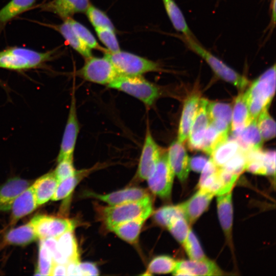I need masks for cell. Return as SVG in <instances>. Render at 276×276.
<instances>
[{"mask_svg": "<svg viewBox=\"0 0 276 276\" xmlns=\"http://www.w3.org/2000/svg\"><path fill=\"white\" fill-rule=\"evenodd\" d=\"M49 249L54 263L66 264L68 261L60 252L56 238H48L42 239Z\"/></svg>", "mask_w": 276, "mask_h": 276, "instance_id": "obj_47", "label": "cell"}, {"mask_svg": "<svg viewBox=\"0 0 276 276\" xmlns=\"http://www.w3.org/2000/svg\"><path fill=\"white\" fill-rule=\"evenodd\" d=\"M168 160L174 175L182 182L187 178L189 170L190 158L182 143L173 141L167 152Z\"/></svg>", "mask_w": 276, "mask_h": 276, "instance_id": "obj_14", "label": "cell"}, {"mask_svg": "<svg viewBox=\"0 0 276 276\" xmlns=\"http://www.w3.org/2000/svg\"><path fill=\"white\" fill-rule=\"evenodd\" d=\"M240 149L237 140L233 137H228L213 151L211 158L217 167L221 168Z\"/></svg>", "mask_w": 276, "mask_h": 276, "instance_id": "obj_29", "label": "cell"}, {"mask_svg": "<svg viewBox=\"0 0 276 276\" xmlns=\"http://www.w3.org/2000/svg\"><path fill=\"white\" fill-rule=\"evenodd\" d=\"M258 129L263 141H268L275 136V123L268 111L265 109L256 119Z\"/></svg>", "mask_w": 276, "mask_h": 276, "instance_id": "obj_36", "label": "cell"}, {"mask_svg": "<svg viewBox=\"0 0 276 276\" xmlns=\"http://www.w3.org/2000/svg\"><path fill=\"white\" fill-rule=\"evenodd\" d=\"M228 137V133L220 132L209 124L204 132L199 150L211 155L213 151Z\"/></svg>", "mask_w": 276, "mask_h": 276, "instance_id": "obj_33", "label": "cell"}, {"mask_svg": "<svg viewBox=\"0 0 276 276\" xmlns=\"http://www.w3.org/2000/svg\"><path fill=\"white\" fill-rule=\"evenodd\" d=\"M0 82H1V81H0Z\"/></svg>", "mask_w": 276, "mask_h": 276, "instance_id": "obj_54", "label": "cell"}, {"mask_svg": "<svg viewBox=\"0 0 276 276\" xmlns=\"http://www.w3.org/2000/svg\"><path fill=\"white\" fill-rule=\"evenodd\" d=\"M107 87L137 99L147 107L152 106L162 94L158 85L142 76L119 75Z\"/></svg>", "mask_w": 276, "mask_h": 276, "instance_id": "obj_3", "label": "cell"}, {"mask_svg": "<svg viewBox=\"0 0 276 276\" xmlns=\"http://www.w3.org/2000/svg\"><path fill=\"white\" fill-rule=\"evenodd\" d=\"M168 229L180 243L183 244L188 236L189 227L188 221L183 216H178L171 220Z\"/></svg>", "mask_w": 276, "mask_h": 276, "instance_id": "obj_42", "label": "cell"}, {"mask_svg": "<svg viewBox=\"0 0 276 276\" xmlns=\"http://www.w3.org/2000/svg\"><path fill=\"white\" fill-rule=\"evenodd\" d=\"M245 152L240 149L222 168L239 175L245 170L246 155Z\"/></svg>", "mask_w": 276, "mask_h": 276, "instance_id": "obj_44", "label": "cell"}, {"mask_svg": "<svg viewBox=\"0 0 276 276\" xmlns=\"http://www.w3.org/2000/svg\"><path fill=\"white\" fill-rule=\"evenodd\" d=\"M208 159L203 156L193 157L189 159L190 169L196 172H200Z\"/></svg>", "mask_w": 276, "mask_h": 276, "instance_id": "obj_50", "label": "cell"}, {"mask_svg": "<svg viewBox=\"0 0 276 276\" xmlns=\"http://www.w3.org/2000/svg\"><path fill=\"white\" fill-rule=\"evenodd\" d=\"M150 210H152V203L150 197L148 196L138 200L104 207L101 210V216L106 227L110 229L135 219Z\"/></svg>", "mask_w": 276, "mask_h": 276, "instance_id": "obj_6", "label": "cell"}, {"mask_svg": "<svg viewBox=\"0 0 276 276\" xmlns=\"http://www.w3.org/2000/svg\"><path fill=\"white\" fill-rule=\"evenodd\" d=\"M79 261H69L66 264V275H81Z\"/></svg>", "mask_w": 276, "mask_h": 276, "instance_id": "obj_52", "label": "cell"}, {"mask_svg": "<svg viewBox=\"0 0 276 276\" xmlns=\"http://www.w3.org/2000/svg\"><path fill=\"white\" fill-rule=\"evenodd\" d=\"M175 270H183L188 275H220L223 274L217 264L207 258L202 260H190L177 262Z\"/></svg>", "mask_w": 276, "mask_h": 276, "instance_id": "obj_20", "label": "cell"}, {"mask_svg": "<svg viewBox=\"0 0 276 276\" xmlns=\"http://www.w3.org/2000/svg\"><path fill=\"white\" fill-rule=\"evenodd\" d=\"M89 5V0H52L42 5L41 9L64 20L76 13L85 12Z\"/></svg>", "mask_w": 276, "mask_h": 276, "instance_id": "obj_15", "label": "cell"}, {"mask_svg": "<svg viewBox=\"0 0 276 276\" xmlns=\"http://www.w3.org/2000/svg\"><path fill=\"white\" fill-rule=\"evenodd\" d=\"M233 137L237 140L240 149L245 152L261 149L264 141L258 129L256 119Z\"/></svg>", "mask_w": 276, "mask_h": 276, "instance_id": "obj_22", "label": "cell"}, {"mask_svg": "<svg viewBox=\"0 0 276 276\" xmlns=\"http://www.w3.org/2000/svg\"><path fill=\"white\" fill-rule=\"evenodd\" d=\"M97 35L107 48V52L114 53L120 50L114 30L106 28H95Z\"/></svg>", "mask_w": 276, "mask_h": 276, "instance_id": "obj_43", "label": "cell"}, {"mask_svg": "<svg viewBox=\"0 0 276 276\" xmlns=\"http://www.w3.org/2000/svg\"><path fill=\"white\" fill-rule=\"evenodd\" d=\"M73 157L63 158L58 162V165L54 172L58 181L74 175L77 170L73 165Z\"/></svg>", "mask_w": 276, "mask_h": 276, "instance_id": "obj_45", "label": "cell"}, {"mask_svg": "<svg viewBox=\"0 0 276 276\" xmlns=\"http://www.w3.org/2000/svg\"><path fill=\"white\" fill-rule=\"evenodd\" d=\"M162 153L150 130L147 128L137 169L138 179L142 180L147 179L153 172Z\"/></svg>", "mask_w": 276, "mask_h": 276, "instance_id": "obj_11", "label": "cell"}, {"mask_svg": "<svg viewBox=\"0 0 276 276\" xmlns=\"http://www.w3.org/2000/svg\"><path fill=\"white\" fill-rule=\"evenodd\" d=\"M208 101L200 98L196 114L192 123L188 139V147L192 150H199L204 132L209 125L210 120L207 112Z\"/></svg>", "mask_w": 276, "mask_h": 276, "instance_id": "obj_12", "label": "cell"}, {"mask_svg": "<svg viewBox=\"0 0 276 276\" xmlns=\"http://www.w3.org/2000/svg\"><path fill=\"white\" fill-rule=\"evenodd\" d=\"M90 170L77 171L76 173L59 182L52 200L57 201L67 197L81 180L87 175Z\"/></svg>", "mask_w": 276, "mask_h": 276, "instance_id": "obj_32", "label": "cell"}, {"mask_svg": "<svg viewBox=\"0 0 276 276\" xmlns=\"http://www.w3.org/2000/svg\"><path fill=\"white\" fill-rule=\"evenodd\" d=\"M167 14L175 30L182 35L196 38L190 29L181 10L174 0H162Z\"/></svg>", "mask_w": 276, "mask_h": 276, "instance_id": "obj_26", "label": "cell"}, {"mask_svg": "<svg viewBox=\"0 0 276 276\" xmlns=\"http://www.w3.org/2000/svg\"><path fill=\"white\" fill-rule=\"evenodd\" d=\"M206 109L210 122L220 120L231 125L233 107L230 104L208 101Z\"/></svg>", "mask_w": 276, "mask_h": 276, "instance_id": "obj_35", "label": "cell"}, {"mask_svg": "<svg viewBox=\"0 0 276 276\" xmlns=\"http://www.w3.org/2000/svg\"><path fill=\"white\" fill-rule=\"evenodd\" d=\"M74 230L67 231L57 238L58 248L69 261H79V252Z\"/></svg>", "mask_w": 276, "mask_h": 276, "instance_id": "obj_31", "label": "cell"}, {"mask_svg": "<svg viewBox=\"0 0 276 276\" xmlns=\"http://www.w3.org/2000/svg\"><path fill=\"white\" fill-rule=\"evenodd\" d=\"M200 98L198 92H193L185 100L179 124L177 139L182 143L188 139Z\"/></svg>", "mask_w": 276, "mask_h": 276, "instance_id": "obj_17", "label": "cell"}, {"mask_svg": "<svg viewBox=\"0 0 276 276\" xmlns=\"http://www.w3.org/2000/svg\"><path fill=\"white\" fill-rule=\"evenodd\" d=\"M52 51L39 52L21 47H12L0 51V68L24 71L39 67L51 60Z\"/></svg>", "mask_w": 276, "mask_h": 276, "instance_id": "obj_4", "label": "cell"}, {"mask_svg": "<svg viewBox=\"0 0 276 276\" xmlns=\"http://www.w3.org/2000/svg\"><path fill=\"white\" fill-rule=\"evenodd\" d=\"M29 186L30 181L14 177L0 187V211L10 210L16 197Z\"/></svg>", "mask_w": 276, "mask_h": 276, "instance_id": "obj_18", "label": "cell"}, {"mask_svg": "<svg viewBox=\"0 0 276 276\" xmlns=\"http://www.w3.org/2000/svg\"><path fill=\"white\" fill-rule=\"evenodd\" d=\"M38 238H58L65 232L74 230L76 223L72 220L45 215L34 216L30 221Z\"/></svg>", "mask_w": 276, "mask_h": 276, "instance_id": "obj_9", "label": "cell"}, {"mask_svg": "<svg viewBox=\"0 0 276 276\" xmlns=\"http://www.w3.org/2000/svg\"><path fill=\"white\" fill-rule=\"evenodd\" d=\"M264 161L267 170V175L274 176L275 173V151H264Z\"/></svg>", "mask_w": 276, "mask_h": 276, "instance_id": "obj_48", "label": "cell"}, {"mask_svg": "<svg viewBox=\"0 0 276 276\" xmlns=\"http://www.w3.org/2000/svg\"><path fill=\"white\" fill-rule=\"evenodd\" d=\"M217 206L220 225L225 236L230 240L233 220L232 193L218 196Z\"/></svg>", "mask_w": 276, "mask_h": 276, "instance_id": "obj_25", "label": "cell"}, {"mask_svg": "<svg viewBox=\"0 0 276 276\" xmlns=\"http://www.w3.org/2000/svg\"><path fill=\"white\" fill-rule=\"evenodd\" d=\"M104 56L111 62L119 75L142 76L162 71L158 63L126 51L106 52Z\"/></svg>", "mask_w": 276, "mask_h": 276, "instance_id": "obj_5", "label": "cell"}, {"mask_svg": "<svg viewBox=\"0 0 276 276\" xmlns=\"http://www.w3.org/2000/svg\"><path fill=\"white\" fill-rule=\"evenodd\" d=\"M85 13L94 28H106L114 30V27L108 16L93 5L90 4Z\"/></svg>", "mask_w": 276, "mask_h": 276, "instance_id": "obj_40", "label": "cell"}, {"mask_svg": "<svg viewBox=\"0 0 276 276\" xmlns=\"http://www.w3.org/2000/svg\"><path fill=\"white\" fill-rule=\"evenodd\" d=\"M275 64L262 73L243 93L252 120L268 109L275 92Z\"/></svg>", "mask_w": 276, "mask_h": 276, "instance_id": "obj_1", "label": "cell"}, {"mask_svg": "<svg viewBox=\"0 0 276 276\" xmlns=\"http://www.w3.org/2000/svg\"><path fill=\"white\" fill-rule=\"evenodd\" d=\"M176 264L177 261L170 256H158L150 261L144 274L169 273L174 271Z\"/></svg>", "mask_w": 276, "mask_h": 276, "instance_id": "obj_34", "label": "cell"}, {"mask_svg": "<svg viewBox=\"0 0 276 276\" xmlns=\"http://www.w3.org/2000/svg\"><path fill=\"white\" fill-rule=\"evenodd\" d=\"M80 127L78 119L75 88L71 94V104L63 136L57 156V162L67 157H73Z\"/></svg>", "mask_w": 276, "mask_h": 276, "instance_id": "obj_10", "label": "cell"}, {"mask_svg": "<svg viewBox=\"0 0 276 276\" xmlns=\"http://www.w3.org/2000/svg\"><path fill=\"white\" fill-rule=\"evenodd\" d=\"M219 168L214 163L211 158L208 159L201 171V174L198 183L201 182L208 176L216 173Z\"/></svg>", "mask_w": 276, "mask_h": 276, "instance_id": "obj_51", "label": "cell"}, {"mask_svg": "<svg viewBox=\"0 0 276 276\" xmlns=\"http://www.w3.org/2000/svg\"><path fill=\"white\" fill-rule=\"evenodd\" d=\"M174 175L167 152L162 153L153 172L146 179L150 190L162 198H168L171 193Z\"/></svg>", "mask_w": 276, "mask_h": 276, "instance_id": "obj_8", "label": "cell"}, {"mask_svg": "<svg viewBox=\"0 0 276 276\" xmlns=\"http://www.w3.org/2000/svg\"><path fill=\"white\" fill-rule=\"evenodd\" d=\"M214 195L199 189L194 195L178 205L188 223H194L205 211Z\"/></svg>", "mask_w": 276, "mask_h": 276, "instance_id": "obj_13", "label": "cell"}, {"mask_svg": "<svg viewBox=\"0 0 276 276\" xmlns=\"http://www.w3.org/2000/svg\"><path fill=\"white\" fill-rule=\"evenodd\" d=\"M218 175L221 184V190L219 195L231 192L239 176L238 175L222 168L218 169Z\"/></svg>", "mask_w": 276, "mask_h": 276, "instance_id": "obj_46", "label": "cell"}, {"mask_svg": "<svg viewBox=\"0 0 276 276\" xmlns=\"http://www.w3.org/2000/svg\"><path fill=\"white\" fill-rule=\"evenodd\" d=\"M86 59L83 66L76 72L77 75L86 81L107 86L119 76L111 62L105 56H92Z\"/></svg>", "mask_w": 276, "mask_h": 276, "instance_id": "obj_7", "label": "cell"}, {"mask_svg": "<svg viewBox=\"0 0 276 276\" xmlns=\"http://www.w3.org/2000/svg\"><path fill=\"white\" fill-rule=\"evenodd\" d=\"M37 238L30 221L27 224L10 230L5 235L4 239L8 244L24 245L33 242Z\"/></svg>", "mask_w": 276, "mask_h": 276, "instance_id": "obj_28", "label": "cell"}, {"mask_svg": "<svg viewBox=\"0 0 276 276\" xmlns=\"http://www.w3.org/2000/svg\"><path fill=\"white\" fill-rule=\"evenodd\" d=\"M59 182L54 172L46 174L32 185L38 205L48 201L53 197Z\"/></svg>", "mask_w": 276, "mask_h": 276, "instance_id": "obj_24", "label": "cell"}, {"mask_svg": "<svg viewBox=\"0 0 276 276\" xmlns=\"http://www.w3.org/2000/svg\"><path fill=\"white\" fill-rule=\"evenodd\" d=\"M186 47L200 56L210 66L215 74L240 90H243L249 83L248 80L228 66L221 60L203 47L196 38L183 35L179 36Z\"/></svg>", "mask_w": 276, "mask_h": 276, "instance_id": "obj_2", "label": "cell"}, {"mask_svg": "<svg viewBox=\"0 0 276 276\" xmlns=\"http://www.w3.org/2000/svg\"><path fill=\"white\" fill-rule=\"evenodd\" d=\"M36 0H11L0 9V27L29 9Z\"/></svg>", "mask_w": 276, "mask_h": 276, "instance_id": "obj_30", "label": "cell"}, {"mask_svg": "<svg viewBox=\"0 0 276 276\" xmlns=\"http://www.w3.org/2000/svg\"><path fill=\"white\" fill-rule=\"evenodd\" d=\"M37 206L33 188L30 186L13 202L11 208V224H15L19 219L33 212Z\"/></svg>", "mask_w": 276, "mask_h": 276, "instance_id": "obj_21", "label": "cell"}, {"mask_svg": "<svg viewBox=\"0 0 276 276\" xmlns=\"http://www.w3.org/2000/svg\"><path fill=\"white\" fill-rule=\"evenodd\" d=\"M81 275H98L99 271L96 265L91 262H86L79 263Z\"/></svg>", "mask_w": 276, "mask_h": 276, "instance_id": "obj_49", "label": "cell"}, {"mask_svg": "<svg viewBox=\"0 0 276 276\" xmlns=\"http://www.w3.org/2000/svg\"><path fill=\"white\" fill-rule=\"evenodd\" d=\"M54 262L50 252L41 239L39 247V257L37 269L35 275H51Z\"/></svg>", "mask_w": 276, "mask_h": 276, "instance_id": "obj_38", "label": "cell"}, {"mask_svg": "<svg viewBox=\"0 0 276 276\" xmlns=\"http://www.w3.org/2000/svg\"><path fill=\"white\" fill-rule=\"evenodd\" d=\"M178 216H183L178 204L164 206L157 210L154 214L156 222L166 227L172 219Z\"/></svg>", "mask_w": 276, "mask_h": 276, "instance_id": "obj_41", "label": "cell"}, {"mask_svg": "<svg viewBox=\"0 0 276 276\" xmlns=\"http://www.w3.org/2000/svg\"><path fill=\"white\" fill-rule=\"evenodd\" d=\"M152 212V210H149L139 217L114 226L109 230L128 243L134 244L138 240L145 221Z\"/></svg>", "mask_w": 276, "mask_h": 276, "instance_id": "obj_19", "label": "cell"}, {"mask_svg": "<svg viewBox=\"0 0 276 276\" xmlns=\"http://www.w3.org/2000/svg\"><path fill=\"white\" fill-rule=\"evenodd\" d=\"M51 275H66V265L54 263L52 269Z\"/></svg>", "mask_w": 276, "mask_h": 276, "instance_id": "obj_53", "label": "cell"}, {"mask_svg": "<svg viewBox=\"0 0 276 276\" xmlns=\"http://www.w3.org/2000/svg\"><path fill=\"white\" fill-rule=\"evenodd\" d=\"M183 245L190 260H202L206 258L198 238L192 229H189Z\"/></svg>", "mask_w": 276, "mask_h": 276, "instance_id": "obj_39", "label": "cell"}, {"mask_svg": "<svg viewBox=\"0 0 276 276\" xmlns=\"http://www.w3.org/2000/svg\"><path fill=\"white\" fill-rule=\"evenodd\" d=\"M55 29L66 41L67 43L85 59L92 56L91 49L87 47L73 30L67 19L61 24L54 26Z\"/></svg>", "mask_w": 276, "mask_h": 276, "instance_id": "obj_27", "label": "cell"}, {"mask_svg": "<svg viewBox=\"0 0 276 276\" xmlns=\"http://www.w3.org/2000/svg\"><path fill=\"white\" fill-rule=\"evenodd\" d=\"M72 28L81 40L90 49L106 51L99 44L95 36L85 26L72 17L67 18Z\"/></svg>", "mask_w": 276, "mask_h": 276, "instance_id": "obj_37", "label": "cell"}, {"mask_svg": "<svg viewBox=\"0 0 276 276\" xmlns=\"http://www.w3.org/2000/svg\"><path fill=\"white\" fill-rule=\"evenodd\" d=\"M252 120L250 115L244 94L240 93L236 98L232 110L231 128L232 136L240 132Z\"/></svg>", "mask_w": 276, "mask_h": 276, "instance_id": "obj_23", "label": "cell"}, {"mask_svg": "<svg viewBox=\"0 0 276 276\" xmlns=\"http://www.w3.org/2000/svg\"><path fill=\"white\" fill-rule=\"evenodd\" d=\"M86 195L106 202L110 205L138 200L149 196L147 190L137 187L128 188L104 195L94 192H87Z\"/></svg>", "mask_w": 276, "mask_h": 276, "instance_id": "obj_16", "label": "cell"}]
</instances>
